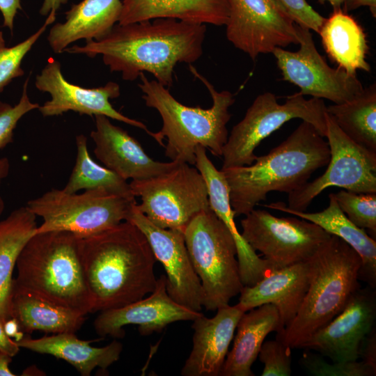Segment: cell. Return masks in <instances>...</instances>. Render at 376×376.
<instances>
[{
    "label": "cell",
    "mask_w": 376,
    "mask_h": 376,
    "mask_svg": "<svg viewBox=\"0 0 376 376\" xmlns=\"http://www.w3.org/2000/svg\"><path fill=\"white\" fill-rule=\"evenodd\" d=\"M244 311L237 304L217 309L193 320L192 349L181 370L183 376H219L237 323Z\"/></svg>",
    "instance_id": "ffe728a7"
},
{
    "label": "cell",
    "mask_w": 376,
    "mask_h": 376,
    "mask_svg": "<svg viewBox=\"0 0 376 376\" xmlns=\"http://www.w3.org/2000/svg\"><path fill=\"white\" fill-rule=\"evenodd\" d=\"M320 3L324 4L326 1H328L332 6L333 10H337L342 9V6L345 0H317Z\"/></svg>",
    "instance_id": "7dc6e473"
},
{
    "label": "cell",
    "mask_w": 376,
    "mask_h": 376,
    "mask_svg": "<svg viewBox=\"0 0 376 376\" xmlns=\"http://www.w3.org/2000/svg\"><path fill=\"white\" fill-rule=\"evenodd\" d=\"M35 85L39 91L51 95V100L38 108L45 117L60 116L69 111L91 117L104 115L152 135L153 132L144 123L123 115L113 107L109 100L120 95V86L116 82L109 81L104 86L93 88L71 84L63 77L60 63L49 58L40 74L36 76Z\"/></svg>",
    "instance_id": "9a60e30c"
},
{
    "label": "cell",
    "mask_w": 376,
    "mask_h": 376,
    "mask_svg": "<svg viewBox=\"0 0 376 376\" xmlns=\"http://www.w3.org/2000/svg\"><path fill=\"white\" fill-rule=\"evenodd\" d=\"M36 216L26 207L13 210L0 221V320L10 319L14 267L22 249L35 233Z\"/></svg>",
    "instance_id": "f546056e"
},
{
    "label": "cell",
    "mask_w": 376,
    "mask_h": 376,
    "mask_svg": "<svg viewBox=\"0 0 376 376\" xmlns=\"http://www.w3.org/2000/svg\"><path fill=\"white\" fill-rule=\"evenodd\" d=\"M141 198L137 209L155 226L183 232L198 213L210 208L205 179L196 167L177 162L156 176L130 183Z\"/></svg>",
    "instance_id": "30bf717a"
},
{
    "label": "cell",
    "mask_w": 376,
    "mask_h": 376,
    "mask_svg": "<svg viewBox=\"0 0 376 376\" xmlns=\"http://www.w3.org/2000/svg\"><path fill=\"white\" fill-rule=\"evenodd\" d=\"M326 112L352 140L376 152L375 84L347 102L326 107Z\"/></svg>",
    "instance_id": "4dcf8cb0"
},
{
    "label": "cell",
    "mask_w": 376,
    "mask_h": 376,
    "mask_svg": "<svg viewBox=\"0 0 376 376\" xmlns=\"http://www.w3.org/2000/svg\"><path fill=\"white\" fill-rule=\"evenodd\" d=\"M304 96L298 92L280 104L272 93L258 95L228 135L223 148L221 170L253 164L257 157L254 150L262 141L292 119L310 123L325 137L327 106L322 99Z\"/></svg>",
    "instance_id": "9c48e42d"
},
{
    "label": "cell",
    "mask_w": 376,
    "mask_h": 376,
    "mask_svg": "<svg viewBox=\"0 0 376 376\" xmlns=\"http://www.w3.org/2000/svg\"><path fill=\"white\" fill-rule=\"evenodd\" d=\"M186 246L203 288L207 311L228 305L242 283L237 248L229 230L209 208L195 216L183 230Z\"/></svg>",
    "instance_id": "52a82bcc"
},
{
    "label": "cell",
    "mask_w": 376,
    "mask_h": 376,
    "mask_svg": "<svg viewBox=\"0 0 376 376\" xmlns=\"http://www.w3.org/2000/svg\"><path fill=\"white\" fill-rule=\"evenodd\" d=\"M327 134L330 158L324 173L288 194L287 207L305 211L312 201L331 187L356 193H376V152L348 137L327 113Z\"/></svg>",
    "instance_id": "8fae6325"
},
{
    "label": "cell",
    "mask_w": 376,
    "mask_h": 376,
    "mask_svg": "<svg viewBox=\"0 0 376 376\" xmlns=\"http://www.w3.org/2000/svg\"><path fill=\"white\" fill-rule=\"evenodd\" d=\"M12 361V357L0 352V376L15 375L9 368V364Z\"/></svg>",
    "instance_id": "bcb514c9"
},
{
    "label": "cell",
    "mask_w": 376,
    "mask_h": 376,
    "mask_svg": "<svg viewBox=\"0 0 376 376\" xmlns=\"http://www.w3.org/2000/svg\"><path fill=\"white\" fill-rule=\"evenodd\" d=\"M10 317L19 323L22 331L76 333L85 321V315L55 304L18 285L13 280Z\"/></svg>",
    "instance_id": "83f0119b"
},
{
    "label": "cell",
    "mask_w": 376,
    "mask_h": 376,
    "mask_svg": "<svg viewBox=\"0 0 376 376\" xmlns=\"http://www.w3.org/2000/svg\"><path fill=\"white\" fill-rule=\"evenodd\" d=\"M19 348L16 342L6 334L3 323L0 320V352L13 357L18 353Z\"/></svg>",
    "instance_id": "60d3db41"
},
{
    "label": "cell",
    "mask_w": 376,
    "mask_h": 376,
    "mask_svg": "<svg viewBox=\"0 0 376 376\" xmlns=\"http://www.w3.org/2000/svg\"><path fill=\"white\" fill-rule=\"evenodd\" d=\"M136 204L135 197L104 189L81 194L52 189L29 201L26 206L43 219L35 233L65 230L85 237L127 221Z\"/></svg>",
    "instance_id": "ba28073f"
},
{
    "label": "cell",
    "mask_w": 376,
    "mask_h": 376,
    "mask_svg": "<svg viewBox=\"0 0 376 376\" xmlns=\"http://www.w3.org/2000/svg\"><path fill=\"white\" fill-rule=\"evenodd\" d=\"M68 0H44L40 13L42 15H47L49 13L56 15L61 4L66 3Z\"/></svg>",
    "instance_id": "ee69618b"
},
{
    "label": "cell",
    "mask_w": 376,
    "mask_h": 376,
    "mask_svg": "<svg viewBox=\"0 0 376 376\" xmlns=\"http://www.w3.org/2000/svg\"><path fill=\"white\" fill-rule=\"evenodd\" d=\"M226 38L255 60L276 47L299 44L296 24L276 0H228Z\"/></svg>",
    "instance_id": "5bb4252c"
},
{
    "label": "cell",
    "mask_w": 376,
    "mask_h": 376,
    "mask_svg": "<svg viewBox=\"0 0 376 376\" xmlns=\"http://www.w3.org/2000/svg\"><path fill=\"white\" fill-rule=\"evenodd\" d=\"M309 283L307 260L274 269L253 285L244 286L237 305L244 312L265 304L274 305L283 330L297 315Z\"/></svg>",
    "instance_id": "44dd1931"
},
{
    "label": "cell",
    "mask_w": 376,
    "mask_h": 376,
    "mask_svg": "<svg viewBox=\"0 0 376 376\" xmlns=\"http://www.w3.org/2000/svg\"><path fill=\"white\" fill-rule=\"evenodd\" d=\"M29 78L24 84L19 101L15 106L0 101V150L13 141L14 130L17 123L28 112L39 108L38 103L31 102L27 94Z\"/></svg>",
    "instance_id": "d590c367"
},
{
    "label": "cell",
    "mask_w": 376,
    "mask_h": 376,
    "mask_svg": "<svg viewBox=\"0 0 376 376\" xmlns=\"http://www.w3.org/2000/svg\"><path fill=\"white\" fill-rule=\"evenodd\" d=\"M202 315L201 311L175 301L166 291V276L161 275L148 297L123 307L101 311L95 320L94 327L102 338H123L125 334L123 327L129 324L138 325L139 334L148 336L161 332L171 323L193 321Z\"/></svg>",
    "instance_id": "ac0fdd59"
},
{
    "label": "cell",
    "mask_w": 376,
    "mask_h": 376,
    "mask_svg": "<svg viewBox=\"0 0 376 376\" xmlns=\"http://www.w3.org/2000/svg\"><path fill=\"white\" fill-rule=\"evenodd\" d=\"M310 283L292 322L276 338L292 348H301L315 332L340 313L360 286L359 255L332 235L308 260Z\"/></svg>",
    "instance_id": "8992f818"
},
{
    "label": "cell",
    "mask_w": 376,
    "mask_h": 376,
    "mask_svg": "<svg viewBox=\"0 0 376 376\" xmlns=\"http://www.w3.org/2000/svg\"><path fill=\"white\" fill-rule=\"evenodd\" d=\"M136 204L127 221L144 234L156 260L164 267L169 295L177 303L201 311L203 288L192 265L183 232L155 226L137 209Z\"/></svg>",
    "instance_id": "2e32d148"
},
{
    "label": "cell",
    "mask_w": 376,
    "mask_h": 376,
    "mask_svg": "<svg viewBox=\"0 0 376 376\" xmlns=\"http://www.w3.org/2000/svg\"><path fill=\"white\" fill-rule=\"evenodd\" d=\"M243 238L277 269L308 260L331 235L295 217H277L253 209L241 220Z\"/></svg>",
    "instance_id": "7c38bea8"
},
{
    "label": "cell",
    "mask_w": 376,
    "mask_h": 376,
    "mask_svg": "<svg viewBox=\"0 0 376 376\" xmlns=\"http://www.w3.org/2000/svg\"><path fill=\"white\" fill-rule=\"evenodd\" d=\"M18 10H22L20 0H0V11L3 16V26L13 32L15 17Z\"/></svg>",
    "instance_id": "ab89813d"
},
{
    "label": "cell",
    "mask_w": 376,
    "mask_h": 376,
    "mask_svg": "<svg viewBox=\"0 0 376 376\" xmlns=\"http://www.w3.org/2000/svg\"><path fill=\"white\" fill-rule=\"evenodd\" d=\"M77 158L70 178L62 189L70 194L79 190L104 189L127 197H135L130 183L116 173L97 164L90 156L87 138L79 134L76 137Z\"/></svg>",
    "instance_id": "1f68e13d"
},
{
    "label": "cell",
    "mask_w": 376,
    "mask_h": 376,
    "mask_svg": "<svg viewBox=\"0 0 376 376\" xmlns=\"http://www.w3.org/2000/svg\"><path fill=\"white\" fill-rule=\"evenodd\" d=\"M343 10L345 13L354 10L361 6H368L372 15L376 16V0H345Z\"/></svg>",
    "instance_id": "b9f144b4"
},
{
    "label": "cell",
    "mask_w": 376,
    "mask_h": 376,
    "mask_svg": "<svg viewBox=\"0 0 376 376\" xmlns=\"http://www.w3.org/2000/svg\"><path fill=\"white\" fill-rule=\"evenodd\" d=\"M10 171V162L7 157L0 158V185L3 179H5ZM4 201L0 196V216L4 209Z\"/></svg>",
    "instance_id": "f6af8a7d"
},
{
    "label": "cell",
    "mask_w": 376,
    "mask_h": 376,
    "mask_svg": "<svg viewBox=\"0 0 376 376\" xmlns=\"http://www.w3.org/2000/svg\"><path fill=\"white\" fill-rule=\"evenodd\" d=\"M205 33L206 24L161 17L117 24L103 38L63 52L91 58L102 55L104 65L120 72L124 80L134 81L147 72L169 89L177 64L191 65L202 56Z\"/></svg>",
    "instance_id": "6da1fadb"
},
{
    "label": "cell",
    "mask_w": 376,
    "mask_h": 376,
    "mask_svg": "<svg viewBox=\"0 0 376 376\" xmlns=\"http://www.w3.org/2000/svg\"><path fill=\"white\" fill-rule=\"evenodd\" d=\"M328 56L338 67L356 75L357 70L370 71L366 61V35L357 21L343 9L333 10L325 18L318 33Z\"/></svg>",
    "instance_id": "f1b7e54d"
},
{
    "label": "cell",
    "mask_w": 376,
    "mask_h": 376,
    "mask_svg": "<svg viewBox=\"0 0 376 376\" xmlns=\"http://www.w3.org/2000/svg\"><path fill=\"white\" fill-rule=\"evenodd\" d=\"M195 166L206 182L210 208L229 230L235 242L242 283L244 286L253 285L274 269L252 249L238 231L224 175L214 166L203 146L196 149Z\"/></svg>",
    "instance_id": "7402d4cb"
},
{
    "label": "cell",
    "mask_w": 376,
    "mask_h": 376,
    "mask_svg": "<svg viewBox=\"0 0 376 376\" xmlns=\"http://www.w3.org/2000/svg\"><path fill=\"white\" fill-rule=\"evenodd\" d=\"M81 237L65 230L35 233L19 253L14 281L55 304L86 315L93 305L80 252Z\"/></svg>",
    "instance_id": "5b68a950"
},
{
    "label": "cell",
    "mask_w": 376,
    "mask_h": 376,
    "mask_svg": "<svg viewBox=\"0 0 376 376\" xmlns=\"http://www.w3.org/2000/svg\"><path fill=\"white\" fill-rule=\"evenodd\" d=\"M363 361L376 370V333L375 327L364 339L360 350Z\"/></svg>",
    "instance_id": "f35d334b"
},
{
    "label": "cell",
    "mask_w": 376,
    "mask_h": 376,
    "mask_svg": "<svg viewBox=\"0 0 376 376\" xmlns=\"http://www.w3.org/2000/svg\"><path fill=\"white\" fill-rule=\"evenodd\" d=\"M299 49L276 47L272 54L283 79L300 88L303 95L327 99L334 104L347 102L363 89L356 75L330 67L318 52L311 30L296 24Z\"/></svg>",
    "instance_id": "4fadbf2b"
},
{
    "label": "cell",
    "mask_w": 376,
    "mask_h": 376,
    "mask_svg": "<svg viewBox=\"0 0 376 376\" xmlns=\"http://www.w3.org/2000/svg\"><path fill=\"white\" fill-rule=\"evenodd\" d=\"M376 292L359 288L343 310L315 332L301 348L315 350L332 361H357L361 345L375 327Z\"/></svg>",
    "instance_id": "e0dca14e"
},
{
    "label": "cell",
    "mask_w": 376,
    "mask_h": 376,
    "mask_svg": "<svg viewBox=\"0 0 376 376\" xmlns=\"http://www.w3.org/2000/svg\"><path fill=\"white\" fill-rule=\"evenodd\" d=\"M300 26L319 33L325 17L313 9L306 0H276Z\"/></svg>",
    "instance_id": "74e56055"
},
{
    "label": "cell",
    "mask_w": 376,
    "mask_h": 376,
    "mask_svg": "<svg viewBox=\"0 0 376 376\" xmlns=\"http://www.w3.org/2000/svg\"><path fill=\"white\" fill-rule=\"evenodd\" d=\"M95 129L91 132L94 153L106 168L123 179L140 180L162 173L178 162H161L150 158L140 143L127 132L113 125L104 115L95 116Z\"/></svg>",
    "instance_id": "d6986e66"
},
{
    "label": "cell",
    "mask_w": 376,
    "mask_h": 376,
    "mask_svg": "<svg viewBox=\"0 0 376 376\" xmlns=\"http://www.w3.org/2000/svg\"><path fill=\"white\" fill-rule=\"evenodd\" d=\"M329 146L317 130L302 121L293 132L253 164L221 171L235 217L246 215L273 191L288 194L304 186L318 169L327 166Z\"/></svg>",
    "instance_id": "3957f363"
},
{
    "label": "cell",
    "mask_w": 376,
    "mask_h": 376,
    "mask_svg": "<svg viewBox=\"0 0 376 376\" xmlns=\"http://www.w3.org/2000/svg\"><path fill=\"white\" fill-rule=\"evenodd\" d=\"M291 348L281 340L264 341L258 357L264 364L262 376H290L291 368Z\"/></svg>",
    "instance_id": "8d00e7d4"
},
{
    "label": "cell",
    "mask_w": 376,
    "mask_h": 376,
    "mask_svg": "<svg viewBox=\"0 0 376 376\" xmlns=\"http://www.w3.org/2000/svg\"><path fill=\"white\" fill-rule=\"evenodd\" d=\"M3 328L6 334L15 342L19 341L24 336V332L20 329L18 322L13 318H10L3 324Z\"/></svg>",
    "instance_id": "7bdbcfd3"
},
{
    "label": "cell",
    "mask_w": 376,
    "mask_h": 376,
    "mask_svg": "<svg viewBox=\"0 0 376 376\" xmlns=\"http://www.w3.org/2000/svg\"><path fill=\"white\" fill-rule=\"evenodd\" d=\"M55 19L56 15L49 13L44 24L36 33L10 47L6 46L3 32L0 31V93L13 79L24 75L21 68L22 59Z\"/></svg>",
    "instance_id": "836d02e7"
},
{
    "label": "cell",
    "mask_w": 376,
    "mask_h": 376,
    "mask_svg": "<svg viewBox=\"0 0 376 376\" xmlns=\"http://www.w3.org/2000/svg\"><path fill=\"white\" fill-rule=\"evenodd\" d=\"M80 252L92 313L123 307L155 288L157 260L144 234L129 221L81 237Z\"/></svg>",
    "instance_id": "7a4b0ae2"
},
{
    "label": "cell",
    "mask_w": 376,
    "mask_h": 376,
    "mask_svg": "<svg viewBox=\"0 0 376 376\" xmlns=\"http://www.w3.org/2000/svg\"><path fill=\"white\" fill-rule=\"evenodd\" d=\"M120 0H82L65 13V22L54 24L47 40L56 54H61L73 42L99 40L118 22Z\"/></svg>",
    "instance_id": "603a6c76"
},
{
    "label": "cell",
    "mask_w": 376,
    "mask_h": 376,
    "mask_svg": "<svg viewBox=\"0 0 376 376\" xmlns=\"http://www.w3.org/2000/svg\"><path fill=\"white\" fill-rule=\"evenodd\" d=\"M301 366L315 376H375L376 370L363 361H326L322 355L306 352L300 359Z\"/></svg>",
    "instance_id": "e575fe53"
},
{
    "label": "cell",
    "mask_w": 376,
    "mask_h": 376,
    "mask_svg": "<svg viewBox=\"0 0 376 376\" xmlns=\"http://www.w3.org/2000/svg\"><path fill=\"white\" fill-rule=\"evenodd\" d=\"M340 210L357 226L376 236V193H356L340 190L334 194Z\"/></svg>",
    "instance_id": "d6a6232c"
},
{
    "label": "cell",
    "mask_w": 376,
    "mask_h": 376,
    "mask_svg": "<svg viewBox=\"0 0 376 376\" xmlns=\"http://www.w3.org/2000/svg\"><path fill=\"white\" fill-rule=\"evenodd\" d=\"M231 350L228 352L220 376H253L251 366L266 336L281 330L276 307L265 304L244 313L237 325Z\"/></svg>",
    "instance_id": "484cf974"
},
{
    "label": "cell",
    "mask_w": 376,
    "mask_h": 376,
    "mask_svg": "<svg viewBox=\"0 0 376 376\" xmlns=\"http://www.w3.org/2000/svg\"><path fill=\"white\" fill-rule=\"evenodd\" d=\"M92 342L78 338L75 333H60L35 339L24 336L16 343L19 347L63 359L82 376H89L95 368L105 370L117 361L123 350L121 343L116 340L102 347L91 346Z\"/></svg>",
    "instance_id": "4316f807"
},
{
    "label": "cell",
    "mask_w": 376,
    "mask_h": 376,
    "mask_svg": "<svg viewBox=\"0 0 376 376\" xmlns=\"http://www.w3.org/2000/svg\"><path fill=\"white\" fill-rule=\"evenodd\" d=\"M329 205L318 212H306L288 208L282 202L264 205L265 207L284 212L306 219L321 227L326 232L336 235L347 243L357 252L361 260L359 280L375 289L376 287V242L364 229L354 225L339 207L334 193L329 195Z\"/></svg>",
    "instance_id": "cb8c5ba5"
},
{
    "label": "cell",
    "mask_w": 376,
    "mask_h": 376,
    "mask_svg": "<svg viewBox=\"0 0 376 376\" xmlns=\"http://www.w3.org/2000/svg\"><path fill=\"white\" fill-rule=\"evenodd\" d=\"M122 4L120 24L169 17L223 26L229 16L228 0H123Z\"/></svg>",
    "instance_id": "d4e9b609"
},
{
    "label": "cell",
    "mask_w": 376,
    "mask_h": 376,
    "mask_svg": "<svg viewBox=\"0 0 376 376\" xmlns=\"http://www.w3.org/2000/svg\"><path fill=\"white\" fill-rule=\"evenodd\" d=\"M189 70L207 88L212 99L208 109L188 107L178 102L169 89L156 80L150 81L140 73L138 86L147 107L156 109L162 119V127L152 137L162 146L166 139L165 156L171 161L195 166L196 149L201 146L214 156H222L228 132L226 127L231 114L229 108L235 102L228 91H217L214 86L192 65Z\"/></svg>",
    "instance_id": "277c9868"
}]
</instances>
